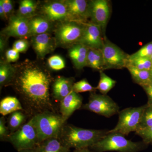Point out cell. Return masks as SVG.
I'll return each mask as SVG.
<instances>
[{
  "label": "cell",
  "mask_w": 152,
  "mask_h": 152,
  "mask_svg": "<svg viewBox=\"0 0 152 152\" xmlns=\"http://www.w3.org/2000/svg\"><path fill=\"white\" fill-rule=\"evenodd\" d=\"M150 59H151V60L152 61V55L151 56V58H150Z\"/></svg>",
  "instance_id": "7bdbcfd3"
},
{
  "label": "cell",
  "mask_w": 152,
  "mask_h": 152,
  "mask_svg": "<svg viewBox=\"0 0 152 152\" xmlns=\"http://www.w3.org/2000/svg\"><path fill=\"white\" fill-rule=\"evenodd\" d=\"M51 23L43 16H34L29 19L30 36L48 33L51 28Z\"/></svg>",
  "instance_id": "ffe728a7"
},
{
  "label": "cell",
  "mask_w": 152,
  "mask_h": 152,
  "mask_svg": "<svg viewBox=\"0 0 152 152\" xmlns=\"http://www.w3.org/2000/svg\"><path fill=\"white\" fill-rule=\"evenodd\" d=\"M8 37L26 38L30 36L29 19L19 15L10 17L8 24L2 31Z\"/></svg>",
  "instance_id": "4fadbf2b"
},
{
  "label": "cell",
  "mask_w": 152,
  "mask_h": 152,
  "mask_svg": "<svg viewBox=\"0 0 152 152\" xmlns=\"http://www.w3.org/2000/svg\"><path fill=\"white\" fill-rule=\"evenodd\" d=\"M35 148L37 152H70L71 149L60 136L46 139L41 142Z\"/></svg>",
  "instance_id": "ac0fdd59"
},
{
  "label": "cell",
  "mask_w": 152,
  "mask_h": 152,
  "mask_svg": "<svg viewBox=\"0 0 152 152\" xmlns=\"http://www.w3.org/2000/svg\"><path fill=\"white\" fill-rule=\"evenodd\" d=\"M18 111H24L20 101L15 97L7 96L0 102V113L3 116Z\"/></svg>",
  "instance_id": "44dd1931"
},
{
  "label": "cell",
  "mask_w": 152,
  "mask_h": 152,
  "mask_svg": "<svg viewBox=\"0 0 152 152\" xmlns=\"http://www.w3.org/2000/svg\"><path fill=\"white\" fill-rule=\"evenodd\" d=\"M152 55V42L147 44L134 53L129 56V58H150Z\"/></svg>",
  "instance_id": "1f68e13d"
},
{
  "label": "cell",
  "mask_w": 152,
  "mask_h": 152,
  "mask_svg": "<svg viewBox=\"0 0 152 152\" xmlns=\"http://www.w3.org/2000/svg\"><path fill=\"white\" fill-rule=\"evenodd\" d=\"M89 49V48L79 43L75 44L69 48V56L76 69H81L86 66L87 56Z\"/></svg>",
  "instance_id": "d6986e66"
},
{
  "label": "cell",
  "mask_w": 152,
  "mask_h": 152,
  "mask_svg": "<svg viewBox=\"0 0 152 152\" xmlns=\"http://www.w3.org/2000/svg\"><path fill=\"white\" fill-rule=\"evenodd\" d=\"M28 42L25 39H21L15 42L12 48L15 50L20 53L26 52L28 50Z\"/></svg>",
  "instance_id": "e575fe53"
},
{
  "label": "cell",
  "mask_w": 152,
  "mask_h": 152,
  "mask_svg": "<svg viewBox=\"0 0 152 152\" xmlns=\"http://www.w3.org/2000/svg\"><path fill=\"white\" fill-rule=\"evenodd\" d=\"M10 134L8 127L6 126V120L4 116L0 118V139L1 141H7Z\"/></svg>",
  "instance_id": "836d02e7"
},
{
  "label": "cell",
  "mask_w": 152,
  "mask_h": 152,
  "mask_svg": "<svg viewBox=\"0 0 152 152\" xmlns=\"http://www.w3.org/2000/svg\"><path fill=\"white\" fill-rule=\"evenodd\" d=\"M37 8L36 1L32 0H22L20 2L18 15L28 19L34 17Z\"/></svg>",
  "instance_id": "484cf974"
},
{
  "label": "cell",
  "mask_w": 152,
  "mask_h": 152,
  "mask_svg": "<svg viewBox=\"0 0 152 152\" xmlns=\"http://www.w3.org/2000/svg\"><path fill=\"white\" fill-rule=\"evenodd\" d=\"M102 51L104 58V70L126 67L129 56L106 37Z\"/></svg>",
  "instance_id": "9c48e42d"
},
{
  "label": "cell",
  "mask_w": 152,
  "mask_h": 152,
  "mask_svg": "<svg viewBox=\"0 0 152 152\" xmlns=\"http://www.w3.org/2000/svg\"><path fill=\"white\" fill-rule=\"evenodd\" d=\"M0 3H1L4 8L5 18H8L13 10V2L11 0H1Z\"/></svg>",
  "instance_id": "d590c367"
},
{
  "label": "cell",
  "mask_w": 152,
  "mask_h": 152,
  "mask_svg": "<svg viewBox=\"0 0 152 152\" xmlns=\"http://www.w3.org/2000/svg\"><path fill=\"white\" fill-rule=\"evenodd\" d=\"M49 67L54 71H59L65 67L66 64L62 57L58 55H54L48 60Z\"/></svg>",
  "instance_id": "4dcf8cb0"
},
{
  "label": "cell",
  "mask_w": 152,
  "mask_h": 152,
  "mask_svg": "<svg viewBox=\"0 0 152 152\" xmlns=\"http://www.w3.org/2000/svg\"><path fill=\"white\" fill-rule=\"evenodd\" d=\"M108 131L83 129L66 123L59 136L64 142L70 148H89L104 137L108 134Z\"/></svg>",
  "instance_id": "7a4b0ae2"
},
{
  "label": "cell",
  "mask_w": 152,
  "mask_h": 152,
  "mask_svg": "<svg viewBox=\"0 0 152 152\" xmlns=\"http://www.w3.org/2000/svg\"><path fill=\"white\" fill-rule=\"evenodd\" d=\"M42 16L51 22L69 21L67 9L64 1L48 2L41 6Z\"/></svg>",
  "instance_id": "7c38bea8"
},
{
  "label": "cell",
  "mask_w": 152,
  "mask_h": 152,
  "mask_svg": "<svg viewBox=\"0 0 152 152\" xmlns=\"http://www.w3.org/2000/svg\"><path fill=\"white\" fill-rule=\"evenodd\" d=\"M96 90V88L93 87L86 79H83L75 83L73 86V91L77 94L85 92H94Z\"/></svg>",
  "instance_id": "f546056e"
},
{
  "label": "cell",
  "mask_w": 152,
  "mask_h": 152,
  "mask_svg": "<svg viewBox=\"0 0 152 152\" xmlns=\"http://www.w3.org/2000/svg\"><path fill=\"white\" fill-rule=\"evenodd\" d=\"M84 27V23L72 21L61 22L55 31L56 45L70 48L77 43L81 37Z\"/></svg>",
  "instance_id": "52a82bcc"
},
{
  "label": "cell",
  "mask_w": 152,
  "mask_h": 152,
  "mask_svg": "<svg viewBox=\"0 0 152 152\" xmlns=\"http://www.w3.org/2000/svg\"><path fill=\"white\" fill-rule=\"evenodd\" d=\"M67 9L69 21L86 23L89 18V1L86 0L64 1Z\"/></svg>",
  "instance_id": "5bb4252c"
},
{
  "label": "cell",
  "mask_w": 152,
  "mask_h": 152,
  "mask_svg": "<svg viewBox=\"0 0 152 152\" xmlns=\"http://www.w3.org/2000/svg\"><path fill=\"white\" fill-rule=\"evenodd\" d=\"M28 115L22 111H18L10 114L8 119V129L11 133L14 132L21 127L26 121Z\"/></svg>",
  "instance_id": "d4e9b609"
},
{
  "label": "cell",
  "mask_w": 152,
  "mask_h": 152,
  "mask_svg": "<svg viewBox=\"0 0 152 152\" xmlns=\"http://www.w3.org/2000/svg\"><path fill=\"white\" fill-rule=\"evenodd\" d=\"M75 79L58 77L54 80L52 85V95L55 99L61 102L73 91Z\"/></svg>",
  "instance_id": "e0dca14e"
},
{
  "label": "cell",
  "mask_w": 152,
  "mask_h": 152,
  "mask_svg": "<svg viewBox=\"0 0 152 152\" xmlns=\"http://www.w3.org/2000/svg\"><path fill=\"white\" fill-rule=\"evenodd\" d=\"M142 87L143 88L145 91L146 93L148 98V104H152V83Z\"/></svg>",
  "instance_id": "74e56055"
},
{
  "label": "cell",
  "mask_w": 152,
  "mask_h": 152,
  "mask_svg": "<svg viewBox=\"0 0 152 152\" xmlns=\"http://www.w3.org/2000/svg\"><path fill=\"white\" fill-rule=\"evenodd\" d=\"M83 106V98L79 94L72 91L60 102V113L64 121L67 120L77 110Z\"/></svg>",
  "instance_id": "9a60e30c"
},
{
  "label": "cell",
  "mask_w": 152,
  "mask_h": 152,
  "mask_svg": "<svg viewBox=\"0 0 152 152\" xmlns=\"http://www.w3.org/2000/svg\"><path fill=\"white\" fill-rule=\"evenodd\" d=\"M110 14V7L107 0L89 1L90 22L99 26L105 36V32Z\"/></svg>",
  "instance_id": "30bf717a"
},
{
  "label": "cell",
  "mask_w": 152,
  "mask_h": 152,
  "mask_svg": "<svg viewBox=\"0 0 152 152\" xmlns=\"http://www.w3.org/2000/svg\"><path fill=\"white\" fill-rule=\"evenodd\" d=\"M6 58L8 62H14L18 61L20 57V53L12 48L9 49L6 53Z\"/></svg>",
  "instance_id": "8d00e7d4"
},
{
  "label": "cell",
  "mask_w": 152,
  "mask_h": 152,
  "mask_svg": "<svg viewBox=\"0 0 152 152\" xmlns=\"http://www.w3.org/2000/svg\"><path fill=\"white\" fill-rule=\"evenodd\" d=\"M152 126V104H147L144 110L139 129Z\"/></svg>",
  "instance_id": "f1b7e54d"
},
{
  "label": "cell",
  "mask_w": 152,
  "mask_h": 152,
  "mask_svg": "<svg viewBox=\"0 0 152 152\" xmlns=\"http://www.w3.org/2000/svg\"><path fill=\"white\" fill-rule=\"evenodd\" d=\"M33 117L37 130L39 143L46 139L59 136L63 126L66 123L61 114L56 112H45Z\"/></svg>",
  "instance_id": "277c9868"
},
{
  "label": "cell",
  "mask_w": 152,
  "mask_h": 152,
  "mask_svg": "<svg viewBox=\"0 0 152 152\" xmlns=\"http://www.w3.org/2000/svg\"><path fill=\"white\" fill-rule=\"evenodd\" d=\"M31 42L37 56L42 59L53 51L56 45L55 39H53L48 33L33 36Z\"/></svg>",
  "instance_id": "2e32d148"
},
{
  "label": "cell",
  "mask_w": 152,
  "mask_h": 152,
  "mask_svg": "<svg viewBox=\"0 0 152 152\" xmlns=\"http://www.w3.org/2000/svg\"><path fill=\"white\" fill-rule=\"evenodd\" d=\"M150 74H151V79L152 81V67L150 71Z\"/></svg>",
  "instance_id": "b9f144b4"
},
{
  "label": "cell",
  "mask_w": 152,
  "mask_h": 152,
  "mask_svg": "<svg viewBox=\"0 0 152 152\" xmlns=\"http://www.w3.org/2000/svg\"><path fill=\"white\" fill-rule=\"evenodd\" d=\"M18 151L34 148L39 143L33 117L18 130L10 134L7 140Z\"/></svg>",
  "instance_id": "5b68a950"
},
{
  "label": "cell",
  "mask_w": 152,
  "mask_h": 152,
  "mask_svg": "<svg viewBox=\"0 0 152 152\" xmlns=\"http://www.w3.org/2000/svg\"><path fill=\"white\" fill-rule=\"evenodd\" d=\"M15 68V74L11 85L20 96L27 115L32 117L45 112H56L50 92L53 78L48 71L29 61Z\"/></svg>",
  "instance_id": "6da1fadb"
},
{
  "label": "cell",
  "mask_w": 152,
  "mask_h": 152,
  "mask_svg": "<svg viewBox=\"0 0 152 152\" xmlns=\"http://www.w3.org/2000/svg\"><path fill=\"white\" fill-rule=\"evenodd\" d=\"M15 74V68L10 63L1 62L0 65V85L1 87L12 83Z\"/></svg>",
  "instance_id": "603a6c76"
},
{
  "label": "cell",
  "mask_w": 152,
  "mask_h": 152,
  "mask_svg": "<svg viewBox=\"0 0 152 152\" xmlns=\"http://www.w3.org/2000/svg\"><path fill=\"white\" fill-rule=\"evenodd\" d=\"M0 16H1V18H5L4 10L2 4L1 3H0Z\"/></svg>",
  "instance_id": "ab89813d"
},
{
  "label": "cell",
  "mask_w": 152,
  "mask_h": 152,
  "mask_svg": "<svg viewBox=\"0 0 152 152\" xmlns=\"http://www.w3.org/2000/svg\"><path fill=\"white\" fill-rule=\"evenodd\" d=\"M136 134L142 139L145 144L152 143V126L139 129L136 132Z\"/></svg>",
  "instance_id": "d6a6232c"
},
{
  "label": "cell",
  "mask_w": 152,
  "mask_h": 152,
  "mask_svg": "<svg viewBox=\"0 0 152 152\" xmlns=\"http://www.w3.org/2000/svg\"><path fill=\"white\" fill-rule=\"evenodd\" d=\"M18 152H37L36 148L32 149H25L22 150V151H19Z\"/></svg>",
  "instance_id": "60d3db41"
},
{
  "label": "cell",
  "mask_w": 152,
  "mask_h": 152,
  "mask_svg": "<svg viewBox=\"0 0 152 152\" xmlns=\"http://www.w3.org/2000/svg\"><path fill=\"white\" fill-rule=\"evenodd\" d=\"M146 104L136 107H129L119 113L118 121L115 128L108 133H119L127 136L132 132H136L140 128L142 116Z\"/></svg>",
  "instance_id": "8992f818"
},
{
  "label": "cell",
  "mask_w": 152,
  "mask_h": 152,
  "mask_svg": "<svg viewBox=\"0 0 152 152\" xmlns=\"http://www.w3.org/2000/svg\"><path fill=\"white\" fill-rule=\"evenodd\" d=\"M82 109L110 118L118 114L120 108L118 104L107 95L91 93L88 102L83 105Z\"/></svg>",
  "instance_id": "ba28073f"
},
{
  "label": "cell",
  "mask_w": 152,
  "mask_h": 152,
  "mask_svg": "<svg viewBox=\"0 0 152 152\" xmlns=\"http://www.w3.org/2000/svg\"><path fill=\"white\" fill-rule=\"evenodd\" d=\"M126 68L129 72L133 80L141 86H143L152 83L150 71L142 70L131 66H127Z\"/></svg>",
  "instance_id": "cb8c5ba5"
},
{
  "label": "cell",
  "mask_w": 152,
  "mask_h": 152,
  "mask_svg": "<svg viewBox=\"0 0 152 152\" xmlns=\"http://www.w3.org/2000/svg\"><path fill=\"white\" fill-rule=\"evenodd\" d=\"M116 83V81L111 78L107 75L103 71H100V80L96 90H99L100 92L103 95L107 94L114 88Z\"/></svg>",
  "instance_id": "4316f807"
},
{
  "label": "cell",
  "mask_w": 152,
  "mask_h": 152,
  "mask_svg": "<svg viewBox=\"0 0 152 152\" xmlns=\"http://www.w3.org/2000/svg\"><path fill=\"white\" fill-rule=\"evenodd\" d=\"M105 37L99 26L90 21L84 23L83 34L77 43L89 49L102 50Z\"/></svg>",
  "instance_id": "8fae6325"
},
{
  "label": "cell",
  "mask_w": 152,
  "mask_h": 152,
  "mask_svg": "<svg viewBox=\"0 0 152 152\" xmlns=\"http://www.w3.org/2000/svg\"><path fill=\"white\" fill-rule=\"evenodd\" d=\"M146 145L143 142L128 140L120 133H110L89 148L95 152H138L143 150Z\"/></svg>",
  "instance_id": "3957f363"
},
{
  "label": "cell",
  "mask_w": 152,
  "mask_h": 152,
  "mask_svg": "<svg viewBox=\"0 0 152 152\" xmlns=\"http://www.w3.org/2000/svg\"><path fill=\"white\" fill-rule=\"evenodd\" d=\"M86 66L97 70H104V58L102 50L89 49L87 56Z\"/></svg>",
  "instance_id": "7402d4cb"
},
{
  "label": "cell",
  "mask_w": 152,
  "mask_h": 152,
  "mask_svg": "<svg viewBox=\"0 0 152 152\" xmlns=\"http://www.w3.org/2000/svg\"><path fill=\"white\" fill-rule=\"evenodd\" d=\"M73 152H94L91 151L89 148H86L80 149H75Z\"/></svg>",
  "instance_id": "f35d334b"
},
{
  "label": "cell",
  "mask_w": 152,
  "mask_h": 152,
  "mask_svg": "<svg viewBox=\"0 0 152 152\" xmlns=\"http://www.w3.org/2000/svg\"><path fill=\"white\" fill-rule=\"evenodd\" d=\"M127 66L134 67L142 70L150 71L152 67V61L150 58H129Z\"/></svg>",
  "instance_id": "83f0119b"
}]
</instances>
